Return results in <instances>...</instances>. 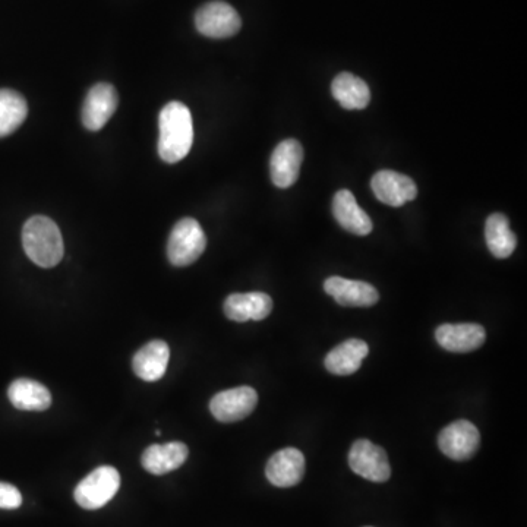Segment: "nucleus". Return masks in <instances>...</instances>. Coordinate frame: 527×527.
<instances>
[{"instance_id":"1","label":"nucleus","mask_w":527,"mask_h":527,"mask_svg":"<svg viewBox=\"0 0 527 527\" xmlns=\"http://www.w3.org/2000/svg\"><path fill=\"white\" fill-rule=\"evenodd\" d=\"M159 154L166 163H179L194 144V123L188 107L181 102L166 104L159 118Z\"/></svg>"},{"instance_id":"2","label":"nucleus","mask_w":527,"mask_h":527,"mask_svg":"<svg viewBox=\"0 0 527 527\" xmlns=\"http://www.w3.org/2000/svg\"><path fill=\"white\" fill-rule=\"evenodd\" d=\"M22 246L27 257L41 268H52L62 261V233L49 217L34 216L24 224Z\"/></svg>"},{"instance_id":"3","label":"nucleus","mask_w":527,"mask_h":527,"mask_svg":"<svg viewBox=\"0 0 527 527\" xmlns=\"http://www.w3.org/2000/svg\"><path fill=\"white\" fill-rule=\"evenodd\" d=\"M207 238L195 219H182L173 227L167 242V257L175 267H188L203 255Z\"/></svg>"},{"instance_id":"4","label":"nucleus","mask_w":527,"mask_h":527,"mask_svg":"<svg viewBox=\"0 0 527 527\" xmlns=\"http://www.w3.org/2000/svg\"><path fill=\"white\" fill-rule=\"evenodd\" d=\"M121 488V475L112 466H100L75 488V501L85 510L106 506Z\"/></svg>"},{"instance_id":"5","label":"nucleus","mask_w":527,"mask_h":527,"mask_svg":"<svg viewBox=\"0 0 527 527\" xmlns=\"http://www.w3.org/2000/svg\"><path fill=\"white\" fill-rule=\"evenodd\" d=\"M195 27L210 39H229L241 30L242 20L229 3L210 2L198 9Z\"/></svg>"},{"instance_id":"6","label":"nucleus","mask_w":527,"mask_h":527,"mask_svg":"<svg viewBox=\"0 0 527 527\" xmlns=\"http://www.w3.org/2000/svg\"><path fill=\"white\" fill-rule=\"evenodd\" d=\"M349 465L356 475L371 482H386L391 476L386 450L368 440H358L353 444L349 453Z\"/></svg>"},{"instance_id":"7","label":"nucleus","mask_w":527,"mask_h":527,"mask_svg":"<svg viewBox=\"0 0 527 527\" xmlns=\"http://www.w3.org/2000/svg\"><path fill=\"white\" fill-rule=\"evenodd\" d=\"M258 403L257 391L252 387H236L222 391L211 399L210 410L220 422H238L254 412Z\"/></svg>"},{"instance_id":"8","label":"nucleus","mask_w":527,"mask_h":527,"mask_svg":"<svg viewBox=\"0 0 527 527\" xmlns=\"http://www.w3.org/2000/svg\"><path fill=\"white\" fill-rule=\"evenodd\" d=\"M481 434L472 422L456 421L446 426L438 437L440 450L450 459L463 462L478 451Z\"/></svg>"},{"instance_id":"9","label":"nucleus","mask_w":527,"mask_h":527,"mask_svg":"<svg viewBox=\"0 0 527 527\" xmlns=\"http://www.w3.org/2000/svg\"><path fill=\"white\" fill-rule=\"evenodd\" d=\"M119 97L113 85L100 82L88 91L82 106V123L88 131H100L118 109Z\"/></svg>"},{"instance_id":"10","label":"nucleus","mask_w":527,"mask_h":527,"mask_svg":"<svg viewBox=\"0 0 527 527\" xmlns=\"http://www.w3.org/2000/svg\"><path fill=\"white\" fill-rule=\"evenodd\" d=\"M302 162H304V148L301 142L292 138L280 142L271 154V181L277 188H290L298 181Z\"/></svg>"},{"instance_id":"11","label":"nucleus","mask_w":527,"mask_h":527,"mask_svg":"<svg viewBox=\"0 0 527 527\" xmlns=\"http://www.w3.org/2000/svg\"><path fill=\"white\" fill-rule=\"evenodd\" d=\"M371 188L377 200L390 207H402L409 201L415 200L418 195L416 183L409 176L400 175L393 170H381L375 173Z\"/></svg>"},{"instance_id":"12","label":"nucleus","mask_w":527,"mask_h":527,"mask_svg":"<svg viewBox=\"0 0 527 527\" xmlns=\"http://www.w3.org/2000/svg\"><path fill=\"white\" fill-rule=\"evenodd\" d=\"M268 481L279 488L298 485L305 475V457L298 448H283L277 451L265 467Z\"/></svg>"},{"instance_id":"13","label":"nucleus","mask_w":527,"mask_h":527,"mask_svg":"<svg viewBox=\"0 0 527 527\" xmlns=\"http://www.w3.org/2000/svg\"><path fill=\"white\" fill-rule=\"evenodd\" d=\"M435 339L448 352L469 353L484 345L487 333L479 324H444L435 331Z\"/></svg>"},{"instance_id":"14","label":"nucleus","mask_w":527,"mask_h":527,"mask_svg":"<svg viewBox=\"0 0 527 527\" xmlns=\"http://www.w3.org/2000/svg\"><path fill=\"white\" fill-rule=\"evenodd\" d=\"M273 311V299L263 292L233 293L224 301V314L236 323L265 320Z\"/></svg>"},{"instance_id":"15","label":"nucleus","mask_w":527,"mask_h":527,"mask_svg":"<svg viewBox=\"0 0 527 527\" xmlns=\"http://www.w3.org/2000/svg\"><path fill=\"white\" fill-rule=\"evenodd\" d=\"M324 290L342 306H372L377 304L380 295L372 284L359 282V280L343 279V277H330L325 280Z\"/></svg>"},{"instance_id":"16","label":"nucleus","mask_w":527,"mask_h":527,"mask_svg":"<svg viewBox=\"0 0 527 527\" xmlns=\"http://www.w3.org/2000/svg\"><path fill=\"white\" fill-rule=\"evenodd\" d=\"M170 349L163 340H153L138 350L132 361V368L141 380L154 383L166 374Z\"/></svg>"},{"instance_id":"17","label":"nucleus","mask_w":527,"mask_h":527,"mask_svg":"<svg viewBox=\"0 0 527 527\" xmlns=\"http://www.w3.org/2000/svg\"><path fill=\"white\" fill-rule=\"evenodd\" d=\"M333 214L340 226L353 235L366 236L372 232L371 219L347 189H342L334 195Z\"/></svg>"},{"instance_id":"18","label":"nucleus","mask_w":527,"mask_h":527,"mask_svg":"<svg viewBox=\"0 0 527 527\" xmlns=\"http://www.w3.org/2000/svg\"><path fill=\"white\" fill-rule=\"evenodd\" d=\"M189 450L183 443L154 444L142 454L141 463L153 475H166L179 469L188 459Z\"/></svg>"},{"instance_id":"19","label":"nucleus","mask_w":527,"mask_h":527,"mask_svg":"<svg viewBox=\"0 0 527 527\" xmlns=\"http://www.w3.org/2000/svg\"><path fill=\"white\" fill-rule=\"evenodd\" d=\"M369 347L364 340L350 339L325 356V368L334 375H352L361 368Z\"/></svg>"},{"instance_id":"20","label":"nucleus","mask_w":527,"mask_h":527,"mask_svg":"<svg viewBox=\"0 0 527 527\" xmlns=\"http://www.w3.org/2000/svg\"><path fill=\"white\" fill-rule=\"evenodd\" d=\"M8 397L17 409L28 410V412H43L52 405L50 391L43 384L27 380V378L14 381L9 386Z\"/></svg>"},{"instance_id":"21","label":"nucleus","mask_w":527,"mask_h":527,"mask_svg":"<svg viewBox=\"0 0 527 527\" xmlns=\"http://www.w3.org/2000/svg\"><path fill=\"white\" fill-rule=\"evenodd\" d=\"M331 94L347 110H362L371 102V91L361 78L342 72L331 84Z\"/></svg>"},{"instance_id":"22","label":"nucleus","mask_w":527,"mask_h":527,"mask_svg":"<svg viewBox=\"0 0 527 527\" xmlns=\"http://www.w3.org/2000/svg\"><path fill=\"white\" fill-rule=\"evenodd\" d=\"M485 239L491 254L495 258L510 257L517 246V238L510 229V222L504 214L495 213L485 223Z\"/></svg>"},{"instance_id":"23","label":"nucleus","mask_w":527,"mask_h":527,"mask_svg":"<svg viewBox=\"0 0 527 527\" xmlns=\"http://www.w3.org/2000/svg\"><path fill=\"white\" fill-rule=\"evenodd\" d=\"M27 115V100L18 91L0 90V138L17 131Z\"/></svg>"},{"instance_id":"24","label":"nucleus","mask_w":527,"mask_h":527,"mask_svg":"<svg viewBox=\"0 0 527 527\" xmlns=\"http://www.w3.org/2000/svg\"><path fill=\"white\" fill-rule=\"evenodd\" d=\"M21 504L22 495L18 488L6 484V482H0V508L15 510V508L21 507Z\"/></svg>"}]
</instances>
